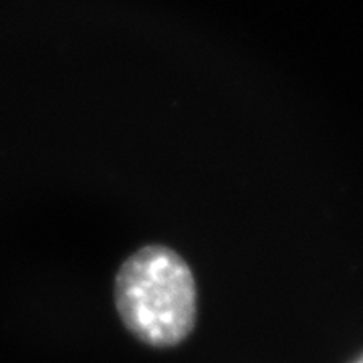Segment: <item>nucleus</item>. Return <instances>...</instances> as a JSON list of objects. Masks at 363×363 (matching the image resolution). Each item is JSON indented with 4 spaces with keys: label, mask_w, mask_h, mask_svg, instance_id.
I'll use <instances>...</instances> for the list:
<instances>
[{
    "label": "nucleus",
    "mask_w": 363,
    "mask_h": 363,
    "mask_svg": "<svg viewBox=\"0 0 363 363\" xmlns=\"http://www.w3.org/2000/svg\"><path fill=\"white\" fill-rule=\"evenodd\" d=\"M196 281L176 250L150 245L133 252L116 277V305L128 331L154 345L169 347L192 333Z\"/></svg>",
    "instance_id": "1"
},
{
    "label": "nucleus",
    "mask_w": 363,
    "mask_h": 363,
    "mask_svg": "<svg viewBox=\"0 0 363 363\" xmlns=\"http://www.w3.org/2000/svg\"><path fill=\"white\" fill-rule=\"evenodd\" d=\"M357 363H363V359H359V362H357Z\"/></svg>",
    "instance_id": "2"
}]
</instances>
